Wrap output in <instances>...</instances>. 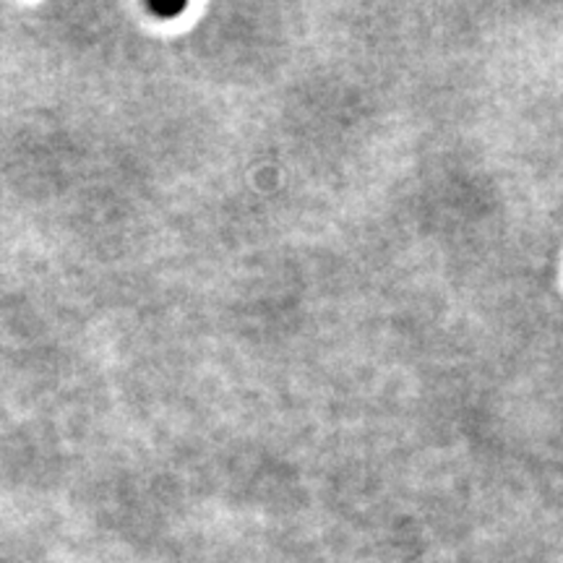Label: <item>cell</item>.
I'll list each match as a JSON object with an SVG mask.
<instances>
[{
  "label": "cell",
  "mask_w": 563,
  "mask_h": 563,
  "mask_svg": "<svg viewBox=\"0 0 563 563\" xmlns=\"http://www.w3.org/2000/svg\"><path fill=\"white\" fill-rule=\"evenodd\" d=\"M185 5L183 3H178V5H163V3H149V11L152 13H157V16H178L180 11H183Z\"/></svg>",
  "instance_id": "1"
}]
</instances>
